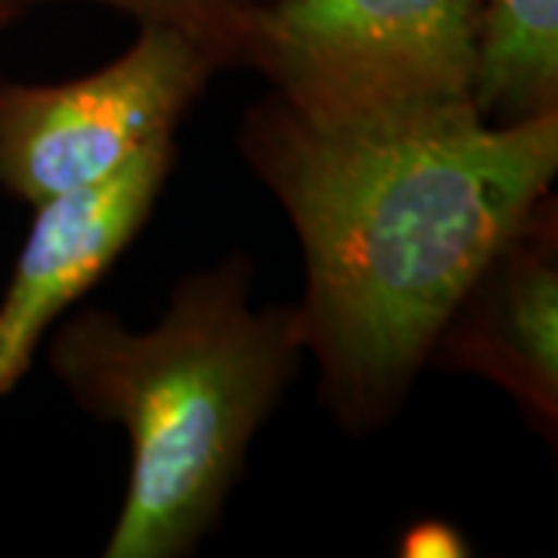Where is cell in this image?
<instances>
[{
    "mask_svg": "<svg viewBox=\"0 0 558 558\" xmlns=\"http://www.w3.org/2000/svg\"><path fill=\"white\" fill-rule=\"evenodd\" d=\"M400 556L407 558H457L469 556V543L453 524L438 519L418 521L400 539Z\"/></svg>",
    "mask_w": 558,
    "mask_h": 558,
    "instance_id": "9",
    "label": "cell"
},
{
    "mask_svg": "<svg viewBox=\"0 0 558 558\" xmlns=\"http://www.w3.org/2000/svg\"><path fill=\"white\" fill-rule=\"evenodd\" d=\"M10 22H16V20H13V16H7V13H0V28H7Z\"/></svg>",
    "mask_w": 558,
    "mask_h": 558,
    "instance_id": "10",
    "label": "cell"
},
{
    "mask_svg": "<svg viewBox=\"0 0 558 558\" xmlns=\"http://www.w3.org/2000/svg\"><path fill=\"white\" fill-rule=\"evenodd\" d=\"M240 3H255V0H240Z\"/></svg>",
    "mask_w": 558,
    "mask_h": 558,
    "instance_id": "11",
    "label": "cell"
},
{
    "mask_svg": "<svg viewBox=\"0 0 558 558\" xmlns=\"http://www.w3.org/2000/svg\"><path fill=\"white\" fill-rule=\"evenodd\" d=\"M35 3L50 0H0V13L20 20ZM134 16L140 25H171L211 53L218 65H248L252 53V3L240 0H90Z\"/></svg>",
    "mask_w": 558,
    "mask_h": 558,
    "instance_id": "8",
    "label": "cell"
},
{
    "mask_svg": "<svg viewBox=\"0 0 558 558\" xmlns=\"http://www.w3.org/2000/svg\"><path fill=\"white\" fill-rule=\"evenodd\" d=\"M428 363L499 385L556 444L558 218L546 193L472 279Z\"/></svg>",
    "mask_w": 558,
    "mask_h": 558,
    "instance_id": "6",
    "label": "cell"
},
{
    "mask_svg": "<svg viewBox=\"0 0 558 558\" xmlns=\"http://www.w3.org/2000/svg\"><path fill=\"white\" fill-rule=\"evenodd\" d=\"M178 143L161 137L119 174L38 202L0 301V398L32 369L47 329L90 292L134 242L174 168Z\"/></svg>",
    "mask_w": 558,
    "mask_h": 558,
    "instance_id": "5",
    "label": "cell"
},
{
    "mask_svg": "<svg viewBox=\"0 0 558 558\" xmlns=\"http://www.w3.org/2000/svg\"><path fill=\"white\" fill-rule=\"evenodd\" d=\"M481 0H255L248 65L319 121L472 102ZM475 106V102H472Z\"/></svg>",
    "mask_w": 558,
    "mask_h": 558,
    "instance_id": "3",
    "label": "cell"
},
{
    "mask_svg": "<svg viewBox=\"0 0 558 558\" xmlns=\"http://www.w3.org/2000/svg\"><path fill=\"white\" fill-rule=\"evenodd\" d=\"M240 146L301 242L319 400L348 432H379L472 279L549 193L558 109L509 124L472 102L319 121L270 94Z\"/></svg>",
    "mask_w": 558,
    "mask_h": 558,
    "instance_id": "1",
    "label": "cell"
},
{
    "mask_svg": "<svg viewBox=\"0 0 558 558\" xmlns=\"http://www.w3.org/2000/svg\"><path fill=\"white\" fill-rule=\"evenodd\" d=\"M220 65L171 25H140L119 60L62 84L0 81V186L38 205L119 174L199 100Z\"/></svg>",
    "mask_w": 558,
    "mask_h": 558,
    "instance_id": "4",
    "label": "cell"
},
{
    "mask_svg": "<svg viewBox=\"0 0 558 558\" xmlns=\"http://www.w3.org/2000/svg\"><path fill=\"white\" fill-rule=\"evenodd\" d=\"M255 264L183 277L149 329L87 307L50 341L69 398L131 438V478L106 558L190 556L220 524L248 447L304 354L299 304H260Z\"/></svg>",
    "mask_w": 558,
    "mask_h": 558,
    "instance_id": "2",
    "label": "cell"
},
{
    "mask_svg": "<svg viewBox=\"0 0 558 558\" xmlns=\"http://www.w3.org/2000/svg\"><path fill=\"white\" fill-rule=\"evenodd\" d=\"M472 102L494 124L558 109V0H481Z\"/></svg>",
    "mask_w": 558,
    "mask_h": 558,
    "instance_id": "7",
    "label": "cell"
}]
</instances>
